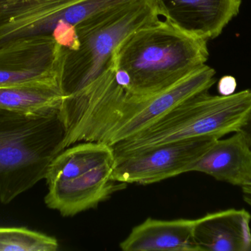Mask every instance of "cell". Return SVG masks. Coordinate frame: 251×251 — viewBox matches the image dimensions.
I'll list each match as a JSON object with an SVG mask.
<instances>
[{"label": "cell", "instance_id": "15", "mask_svg": "<svg viewBox=\"0 0 251 251\" xmlns=\"http://www.w3.org/2000/svg\"><path fill=\"white\" fill-rule=\"evenodd\" d=\"M113 162L115 156L112 147L103 143L83 141L59 153L49 166L45 180L50 184L70 179Z\"/></svg>", "mask_w": 251, "mask_h": 251}, {"label": "cell", "instance_id": "18", "mask_svg": "<svg viewBox=\"0 0 251 251\" xmlns=\"http://www.w3.org/2000/svg\"><path fill=\"white\" fill-rule=\"evenodd\" d=\"M237 132L243 136L251 149V106Z\"/></svg>", "mask_w": 251, "mask_h": 251}, {"label": "cell", "instance_id": "5", "mask_svg": "<svg viewBox=\"0 0 251 251\" xmlns=\"http://www.w3.org/2000/svg\"><path fill=\"white\" fill-rule=\"evenodd\" d=\"M251 106V89L229 96L202 91L183 100L150 126L112 147L115 159L165 143L212 137L238 131Z\"/></svg>", "mask_w": 251, "mask_h": 251}, {"label": "cell", "instance_id": "13", "mask_svg": "<svg viewBox=\"0 0 251 251\" xmlns=\"http://www.w3.org/2000/svg\"><path fill=\"white\" fill-rule=\"evenodd\" d=\"M195 220L149 218L120 243L125 251H200L195 241Z\"/></svg>", "mask_w": 251, "mask_h": 251}, {"label": "cell", "instance_id": "12", "mask_svg": "<svg viewBox=\"0 0 251 251\" xmlns=\"http://www.w3.org/2000/svg\"><path fill=\"white\" fill-rule=\"evenodd\" d=\"M190 172L206 174L221 182L243 187L251 182V149L240 132L218 139Z\"/></svg>", "mask_w": 251, "mask_h": 251}, {"label": "cell", "instance_id": "8", "mask_svg": "<svg viewBox=\"0 0 251 251\" xmlns=\"http://www.w3.org/2000/svg\"><path fill=\"white\" fill-rule=\"evenodd\" d=\"M62 46L51 35L22 38L0 47V88L59 81Z\"/></svg>", "mask_w": 251, "mask_h": 251}, {"label": "cell", "instance_id": "3", "mask_svg": "<svg viewBox=\"0 0 251 251\" xmlns=\"http://www.w3.org/2000/svg\"><path fill=\"white\" fill-rule=\"evenodd\" d=\"M66 128L60 109L24 114L0 109V201L8 204L45 179L64 150Z\"/></svg>", "mask_w": 251, "mask_h": 251}, {"label": "cell", "instance_id": "10", "mask_svg": "<svg viewBox=\"0 0 251 251\" xmlns=\"http://www.w3.org/2000/svg\"><path fill=\"white\" fill-rule=\"evenodd\" d=\"M159 15L177 29L213 39L240 13L242 0H154Z\"/></svg>", "mask_w": 251, "mask_h": 251}, {"label": "cell", "instance_id": "16", "mask_svg": "<svg viewBox=\"0 0 251 251\" xmlns=\"http://www.w3.org/2000/svg\"><path fill=\"white\" fill-rule=\"evenodd\" d=\"M54 237L22 227H0V251H55Z\"/></svg>", "mask_w": 251, "mask_h": 251}, {"label": "cell", "instance_id": "11", "mask_svg": "<svg viewBox=\"0 0 251 251\" xmlns=\"http://www.w3.org/2000/svg\"><path fill=\"white\" fill-rule=\"evenodd\" d=\"M251 215L230 209L195 220L193 234L200 251H251Z\"/></svg>", "mask_w": 251, "mask_h": 251}, {"label": "cell", "instance_id": "2", "mask_svg": "<svg viewBox=\"0 0 251 251\" xmlns=\"http://www.w3.org/2000/svg\"><path fill=\"white\" fill-rule=\"evenodd\" d=\"M207 41L188 35L166 21L136 29L116 49L113 63L126 77L119 99H141L168 89L206 64Z\"/></svg>", "mask_w": 251, "mask_h": 251}, {"label": "cell", "instance_id": "6", "mask_svg": "<svg viewBox=\"0 0 251 251\" xmlns=\"http://www.w3.org/2000/svg\"><path fill=\"white\" fill-rule=\"evenodd\" d=\"M140 0H0V47L51 35L61 23L76 26L101 12Z\"/></svg>", "mask_w": 251, "mask_h": 251}, {"label": "cell", "instance_id": "17", "mask_svg": "<svg viewBox=\"0 0 251 251\" xmlns=\"http://www.w3.org/2000/svg\"><path fill=\"white\" fill-rule=\"evenodd\" d=\"M237 83L236 78L231 75L222 77L218 81V92L222 96L234 94L237 89Z\"/></svg>", "mask_w": 251, "mask_h": 251}, {"label": "cell", "instance_id": "14", "mask_svg": "<svg viewBox=\"0 0 251 251\" xmlns=\"http://www.w3.org/2000/svg\"><path fill=\"white\" fill-rule=\"evenodd\" d=\"M63 95L57 79L41 80L0 88V109L37 114L60 109Z\"/></svg>", "mask_w": 251, "mask_h": 251}, {"label": "cell", "instance_id": "9", "mask_svg": "<svg viewBox=\"0 0 251 251\" xmlns=\"http://www.w3.org/2000/svg\"><path fill=\"white\" fill-rule=\"evenodd\" d=\"M114 163L105 164L75 178L47 184L48 193L44 198L47 207L63 217H74L95 209L115 193L125 190L126 184L111 179Z\"/></svg>", "mask_w": 251, "mask_h": 251}, {"label": "cell", "instance_id": "4", "mask_svg": "<svg viewBox=\"0 0 251 251\" xmlns=\"http://www.w3.org/2000/svg\"><path fill=\"white\" fill-rule=\"evenodd\" d=\"M154 0H140L101 12L75 26L79 47H62L59 84L63 95L79 91L113 63L119 44L139 28L159 22Z\"/></svg>", "mask_w": 251, "mask_h": 251}, {"label": "cell", "instance_id": "1", "mask_svg": "<svg viewBox=\"0 0 251 251\" xmlns=\"http://www.w3.org/2000/svg\"><path fill=\"white\" fill-rule=\"evenodd\" d=\"M113 65L76 92L65 96L60 108L66 128L64 149L82 141L113 147L150 126L183 100L209 91L213 68L203 65L168 89L141 99H119L110 91Z\"/></svg>", "mask_w": 251, "mask_h": 251}, {"label": "cell", "instance_id": "19", "mask_svg": "<svg viewBox=\"0 0 251 251\" xmlns=\"http://www.w3.org/2000/svg\"><path fill=\"white\" fill-rule=\"evenodd\" d=\"M241 189L243 192V200L251 209V182L241 187Z\"/></svg>", "mask_w": 251, "mask_h": 251}, {"label": "cell", "instance_id": "7", "mask_svg": "<svg viewBox=\"0 0 251 251\" xmlns=\"http://www.w3.org/2000/svg\"><path fill=\"white\" fill-rule=\"evenodd\" d=\"M216 139L200 137L131 152L115 159L111 179L126 184L146 185L189 172Z\"/></svg>", "mask_w": 251, "mask_h": 251}]
</instances>
